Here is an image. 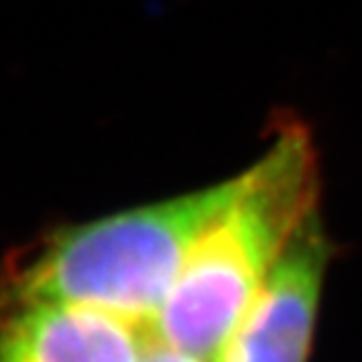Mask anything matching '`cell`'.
<instances>
[{
	"label": "cell",
	"instance_id": "1",
	"mask_svg": "<svg viewBox=\"0 0 362 362\" xmlns=\"http://www.w3.org/2000/svg\"><path fill=\"white\" fill-rule=\"evenodd\" d=\"M321 170L303 122L275 124L262 155L194 245L151 323L153 339L216 362L288 243L319 210Z\"/></svg>",
	"mask_w": 362,
	"mask_h": 362
},
{
	"label": "cell",
	"instance_id": "2",
	"mask_svg": "<svg viewBox=\"0 0 362 362\" xmlns=\"http://www.w3.org/2000/svg\"><path fill=\"white\" fill-rule=\"evenodd\" d=\"M229 190L231 177L68 231L24 269L18 301L83 303L151 327Z\"/></svg>",
	"mask_w": 362,
	"mask_h": 362
},
{
	"label": "cell",
	"instance_id": "3",
	"mask_svg": "<svg viewBox=\"0 0 362 362\" xmlns=\"http://www.w3.org/2000/svg\"><path fill=\"white\" fill-rule=\"evenodd\" d=\"M329 255L317 212L279 255L216 362H308Z\"/></svg>",
	"mask_w": 362,
	"mask_h": 362
},
{
	"label": "cell",
	"instance_id": "4",
	"mask_svg": "<svg viewBox=\"0 0 362 362\" xmlns=\"http://www.w3.org/2000/svg\"><path fill=\"white\" fill-rule=\"evenodd\" d=\"M151 327L68 301H20L0 323V362H140Z\"/></svg>",
	"mask_w": 362,
	"mask_h": 362
},
{
	"label": "cell",
	"instance_id": "5",
	"mask_svg": "<svg viewBox=\"0 0 362 362\" xmlns=\"http://www.w3.org/2000/svg\"><path fill=\"white\" fill-rule=\"evenodd\" d=\"M140 362H210V360L194 356L190 351H184V349L164 345L158 339H151L144 354H142V358H140Z\"/></svg>",
	"mask_w": 362,
	"mask_h": 362
}]
</instances>
